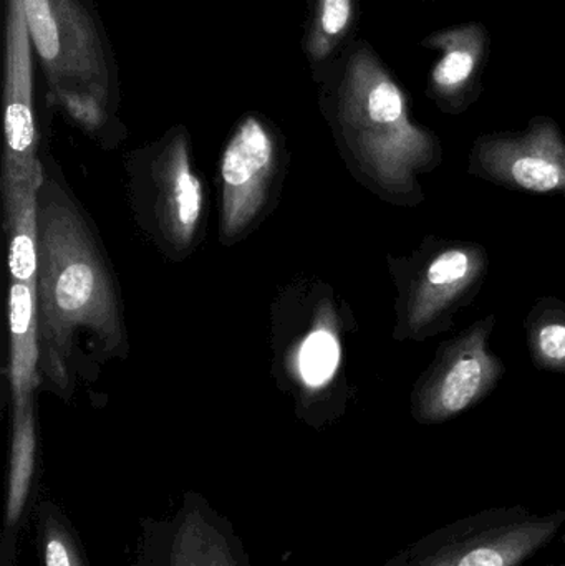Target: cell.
<instances>
[{
  "label": "cell",
  "mask_w": 565,
  "mask_h": 566,
  "mask_svg": "<svg viewBox=\"0 0 565 566\" xmlns=\"http://www.w3.org/2000/svg\"><path fill=\"white\" fill-rule=\"evenodd\" d=\"M39 332L45 369L59 385L66 382V366L76 332L96 336L103 348L122 342V322L108 275L70 206L39 195Z\"/></svg>",
  "instance_id": "1"
},
{
  "label": "cell",
  "mask_w": 565,
  "mask_h": 566,
  "mask_svg": "<svg viewBox=\"0 0 565 566\" xmlns=\"http://www.w3.org/2000/svg\"><path fill=\"white\" fill-rule=\"evenodd\" d=\"M564 524L565 511L488 509L425 535L384 566H521L553 544Z\"/></svg>",
  "instance_id": "2"
},
{
  "label": "cell",
  "mask_w": 565,
  "mask_h": 566,
  "mask_svg": "<svg viewBox=\"0 0 565 566\" xmlns=\"http://www.w3.org/2000/svg\"><path fill=\"white\" fill-rule=\"evenodd\" d=\"M27 27L50 88L105 105L108 65L98 30L79 0H23Z\"/></svg>",
  "instance_id": "3"
},
{
  "label": "cell",
  "mask_w": 565,
  "mask_h": 566,
  "mask_svg": "<svg viewBox=\"0 0 565 566\" xmlns=\"http://www.w3.org/2000/svg\"><path fill=\"white\" fill-rule=\"evenodd\" d=\"M133 566H251L231 522L188 492L175 514L142 521Z\"/></svg>",
  "instance_id": "4"
},
{
  "label": "cell",
  "mask_w": 565,
  "mask_h": 566,
  "mask_svg": "<svg viewBox=\"0 0 565 566\" xmlns=\"http://www.w3.org/2000/svg\"><path fill=\"white\" fill-rule=\"evenodd\" d=\"M6 39L3 132L6 158L3 182L42 185V168L35 156L33 123L32 40L23 0H9Z\"/></svg>",
  "instance_id": "5"
},
{
  "label": "cell",
  "mask_w": 565,
  "mask_h": 566,
  "mask_svg": "<svg viewBox=\"0 0 565 566\" xmlns=\"http://www.w3.org/2000/svg\"><path fill=\"white\" fill-rule=\"evenodd\" d=\"M274 168V143L255 118L239 126L222 156V234H241L264 206Z\"/></svg>",
  "instance_id": "6"
},
{
  "label": "cell",
  "mask_w": 565,
  "mask_h": 566,
  "mask_svg": "<svg viewBox=\"0 0 565 566\" xmlns=\"http://www.w3.org/2000/svg\"><path fill=\"white\" fill-rule=\"evenodd\" d=\"M440 53L428 75V93L441 105L460 106L480 93L491 55L490 30L481 22L458 23L421 40Z\"/></svg>",
  "instance_id": "7"
},
{
  "label": "cell",
  "mask_w": 565,
  "mask_h": 566,
  "mask_svg": "<svg viewBox=\"0 0 565 566\" xmlns=\"http://www.w3.org/2000/svg\"><path fill=\"white\" fill-rule=\"evenodd\" d=\"M158 214L166 238L186 248L195 238L202 211V189L189 165L188 146L176 138L155 165Z\"/></svg>",
  "instance_id": "8"
},
{
  "label": "cell",
  "mask_w": 565,
  "mask_h": 566,
  "mask_svg": "<svg viewBox=\"0 0 565 566\" xmlns=\"http://www.w3.org/2000/svg\"><path fill=\"white\" fill-rule=\"evenodd\" d=\"M39 279H12L9 298L10 336H12L13 421L32 416V389L39 363Z\"/></svg>",
  "instance_id": "9"
},
{
  "label": "cell",
  "mask_w": 565,
  "mask_h": 566,
  "mask_svg": "<svg viewBox=\"0 0 565 566\" xmlns=\"http://www.w3.org/2000/svg\"><path fill=\"white\" fill-rule=\"evenodd\" d=\"M36 514L43 566H86L82 544L63 512L52 502L43 501Z\"/></svg>",
  "instance_id": "10"
},
{
  "label": "cell",
  "mask_w": 565,
  "mask_h": 566,
  "mask_svg": "<svg viewBox=\"0 0 565 566\" xmlns=\"http://www.w3.org/2000/svg\"><path fill=\"white\" fill-rule=\"evenodd\" d=\"M355 15V0H315L307 39V52L314 62H324L341 46L354 27Z\"/></svg>",
  "instance_id": "11"
},
{
  "label": "cell",
  "mask_w": 565,
  "mask_h": 566,
  "mask_svg": "<svg viewBox=\"0 0 565 566\" xmlns=\"http://www.w3.org/2000/svg\"><path fill=\"white\" fill-rule=\"evenodd\" d=\"M483 382V366L480 359L464 358L458 361L444 378L441 389V406L447 412L467 408Z\"/></svg>",
  "instance_id": "12"
},
{
  "label": "cell",
  "mask_w": 565,
  "mask_h": 566,
  "mask_svg": "<svg viewBox=\"0 0 565 566\" xmlns=\"http://www.w3.org/2000/svg\"><path fill=\"white\" fill-rule=\"evenodd\" d=\"M338 363V345L327 332H317L308 336L301 353V368L305 381L312 386L324 385Z\"/></svg>",
  "instance_id": "13"
},
{
  "label": "cell",
  "mask_w": 565,
  "mask_h": 566,
  "mask_svg": "<svg viewBox=\"0 0 565 566\" xmlns=\"http://www.w3.org/2000/svg\"><path fill=\"white\" fill-rule=\"evenodd\" d=\"M514 181L530 191L547 192L559 186L561 171L554 163L541 156H523L511 166Z\"/></svg>",
  "instance_id": "14"
},
{
  "label": "cell",
  "mask_w": 565,
  "mask_h": 566,
  "mask_svg": "<svg viewBox=\"0 0 565 566\" xmlns=\"http://www.w3.org/2000/svg\"><path fill=\"white\" fill-rule=\"evenodd\" d=\"M470 262L463 252L451 251L440 255L428 269V281L433 285H448L461 281L468 274Z\"/></svg>",
  "instance_id": "15"
},
{
  "label": "cell",
  "mask_w": 565,
  "mask_h": 566,
  "mask_svg": "<svg viewBox=\"0 0 565 566\" xmlns=\"http://www.w3.org/2000/svg\"><path fill=\"white\" fill-rule=\"evenodd\" d=\"M59 96L60 99L65 103L69 112L72 113L75 118H79L80 122L88 126L98 125L100 119H102L103 106L98 99L90 95H83V93H62V95Z\"/></svg>",
  "instance_id": "16"
},
{
  "label": "cell",
  "mask_w": 565,
  "mask_h": 566,
  "mask_svg": "<svg viewBox=\"0 0 565 566\" xmlns=\"http://www.w3.org/2000/svg\"><path fill=\"white\" fill-rule=\"evenodd\" d=\"M541 352L547 358L559 359L565 358V325H547L540 333Z\"/></svg>",
  "instance_id": "17"
},
{
  "label": "cell",
  "mask_w": 565,
  "mask_h": 566,
  "mask_svg": "<svg viewBox=\"0 0 565 566\" xmlns=\"http://www.w3.org/2000/svg\"><path fill=\"white\" fill-rule=\"evenodd\" d=\"M551 566H565V565H551Z\"/></svg>",
  "instance_id": "18"
}]
</instances>
